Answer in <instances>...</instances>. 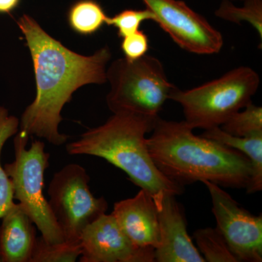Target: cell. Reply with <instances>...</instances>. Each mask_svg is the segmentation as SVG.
I'll use <instances>...</instances> for the list:
<instances>
[{
  "instance_id": "1",
  "label": "cell",
  "mask_w": 262,
  "mask_h": 262,
  "mask_svg": "<svg viewBox=\"0 0 262 262\" xmlns=\"http://www.w3.org/2000/svg\"><path fill=\"white\" fill-rule=\"evenodd\" d=\"M18 25L30 51L37 88L35 99L24 110L19 128L29 136L63 145L69 139L58 130L63 106L82 86L107 81L111 52L104 47L92 56L78 54L52 37L28 15H22Z\"/></svg>"
},
{
  "instance_id": "2",
  "label": "cell",
  "mask_w": 262,
  "mask_h": 262,
  "mask_svg": "<svg viewBox=\"0 0 262 262\" xmlns=\"http://www.w3.org/2000/svg\"><path fill=\"white\" fill-rule=\"evenodd\" d=\"M185 121L155 120L148 149L157 168L179 185L196 182L223 187H248L252 168L247 157L225 144L196 136Z\"/></svg>"
},
{
  "instance_id": "3",
  "label": "cell",
  "mask_w": 262,
  "mask_h": 262,
  "mask_svg": "<svg viewBox=\"0 0 262 262\" xmlns=\"http://www.w3.org/2000/svg\"><path fill=\"white\" fill-rule=\"evenodd\" d=\"M157 118L114 114L103 125L67 144V153L98 157L121 169L131 182L149 193L159 210L165 196L180 195L184 189L164 176L150 155L146 135L152 130Z\"/></svg>"
},
{
  "instance_id": "4",
  "label": "cell",
  "mask_w": 262,
  "mask_h": 262,
  "mask_svg": "<svg viewBox=\"0 0 262 262\" xmlns=\"http://www.w3.org/2000/svg\"><path fill=\"white\" fill-rule=\"evenodd\" d=\"M110 91L106 96L114 114L129 113L157 118L174 90L162 62L145 55L135 61L120 58L106 70Z\"/></svg>"
},
{
  "instance_id": "5",
  "label": "cell",
  "mask_w": 262,
  "mask_h": 262,
  "mask_svg": "<svg viewBox=\"0 0 262 262\" xmlns=\"http://www.w3.org/2000/svg\"><path fill=\"white\" fill-rule=\"evenodd\" d=\"M259 84V76L254 70L239 67L194 89L177 88L170 99L182 106L184 121L189 126L208 130L220 127L251 103Z\"/></svg>"
},
{
  "instance_id": "6",
  "label": "cell",
  "mask_w": 262,
  "mask_h": 262,
  "mask_svg": "<svg viewBox=\"0 0 262 262\" xmlns=\"http://www.w3.org/2000/svg\"><path fill=\"white\" fill-rule=\"evenodd\" d=\"M29 136L18 131L14 139L15 159L4 168L11 181L14 199L29 215L48 244L64 241L63 234L43 194L44 176L49 167L50 154L41 141L32 143L29 149Z\"/></svg>"
},
{
  "instance_id": "7",
  "label": "cell",
  "mask_w": 262,
  "mask_h": 262,
  "mask_svg": "<svg viewBox=\"0 0 262 262\" xmlns=\"http://www.w3.org/2000/svg\"><path fill=\"white\" fill-rule=\"evenodd\" d=\"M89 182L85 169L76 163L65 165L50 182L48 203L65 242L80 244L83 229L107 211V201L92 194Z\"/></svg>"
},
{
  "instance_id": "8",
  "label": "cell",
  "mask_w": 262,
  "mask_h": 262,
  "mask_svg": "<svg viewBox=\"0 0 262 262\" xmlns=\"http://www.w3.org/2000/svg\"><path fill=\"white\" fill-rule=\"evenodd\" d=\"M153 15V21L179 47L198 55L220 53L223 36L204 17L182 0H141Z\"/></svg>"
},
{
  "instance_id": "9",
  "label": "cell",
  "mask_w": 262,
  "mask_h": 262,
  "mask_svg": "<svg viewBox=\"0 0 262 262\" xmlns=\"http://www.w3.org/2000/svg\"><path fill=\"white\" fill-rule=\"evenodd\" d=\"M211 198L216 227L237 261H262V216L242 208L214 183L203 181Z\"/></svg>"
},
{
  "instance_id": "10",
  "label": "cell",
  "mask_w": 262,
  "mask_h": 262,
  "mask_svg": "<svg viewBox=\"0 0 262 262\" xmlns=\"http://www.w3.org/2000/svg\"><path fill=\"white\" fill-rule=\"evenodd\" d=\"M81 262H154V248L137 247L113 214L101 215L82 231Z\"/></svg>"
},
{
  "instance_id": "11",
  "label": "cell",
  "mask_w": 262,
  "mask_h": 262,
  "mask_svg": "<svg viewBox=\"0 0 262 262\" xmlns=\"http://www.w3.org/2000/svg\"><path fill=\"white\" fill-rule=\"evenodd\" d=\"M175 196H165L158 210L160 238L155 261L206 262L187 233L185 217Z\"/></svg>"
},
{
  "instance_id": "12",
  "label": "cell",
  "mask_w": 262,
  "mask_h": 262,
  "mask_svg": "<svg viewBox=\"0 0 262 262\" xmlns=\"http://www.w3.org/2000/svg\"><path fill=\"white\" fill-rule=\"evenodd\" d=\"M112 214L137 247L158 248L160 232L158 212L153 198L141 189L134 198L117 202Z\"/></svg>"
},
{
  "instance_id": "13",
  "label": "cell",
  "mask_w": 262,
  "mask_h": 262,
  "mask_svg": "<svg viewBox=\"0 0 262 262\" xmlns=\"http://www.w3.org/2000/svg\"><path fill=\"white\" fill-rule=\"evenodd\" d=\"M2 220L0 262H30L37 238L32 221L19 203Z\"/></svg>"
},
{
  "instance_id": "14",
  "label": "cell",
  "mask_w": 262,
  "mask_h": 262,
  "mask_svg": "<svg viewBox=\"0 0 262 262\" xmlns=\"http://www.w3.org/2000/svg\"><path fill=\"white\" fill-rule=\"evenodd\" d=\"M203 136L218 141L229 147L238 150L250 160L252 174L246 187L248 194L262 189V134L246 137H237L225 132L220 127L208 129Z\"/></svg>"
},
{
  "instance_id": "15",
  "label": "cell",
  "mask_w": 262,
  "mask_h": 262,
  "mask_svg": "<svg viewBox=\"0 0 262 262\" xmlns=\"http://www.w3.org/2000/svg\"><path fill=\"white\" fill-rule=\"evenodd\" d=\"M108 17L101 5L95 0H79L68 12L71 29L82 35L97 32L106 24Z\"/></svg>"
},
{
  "instance_id": "16",
  "label": "cell",
  "mask_w": 262,
  "mask_h": 262,
  "mask_svg": "<svg viewBox=\"0 0 262 262\" xmlns=\"http://www.w3.org/2000/svg\"><path fill=\"white\" fill-rule=\"evenodd\" d=\"M20 121L0 106V220L15 204L11 181L2 165V151L6 141L18 133Z\"/></svg>"
},
{
  "instance_id": "17",
  "label": "cell",
  "mask_w": 262,
  "mask_h": 262,
  "mask_svg": "<svg viewBox=\"0 0 262 262\" xmlns=\"http://www.w3.org/2000/svg\"><path fill=\"white\" fill-rule=\"evenodd\" d=\"M194 238L205 261L238 262L217 227L198 229L194 232Z\"/></svg>"
},
{
  "instance_id": "18",
  "label": "cell",
  "mask_w": 262,
  "mask_h": 262,
  "mask_svg": "<svg viewBox=\"0 0 262 262\" xmlns=\"http://www.w3.org/2000/svg\"><path fill=\"white\" fill-rule=\"evenodd\" d=\"M218 18L241 24L248 22L262 38V0H245L243 7L235 6L231 0H223L215 10Z\"/></svg>"
},
{
  "instance_id": "19",
  "label": "cell",
  "mask_w": 262,
  "mask_h": 262,
  "mask_svg": "<svg viewBox=\"0 0 262 262\" xmlns=\"http://www.w3.org/2000/svg\"><path fill=\"white\" fill-rule=\"evenodd\" d=\"M242 112L233 114L220 127L225 132L237 137L262 134V108L252 101Z\"/></svg>"
},
{
  "instance_id": "20",
  "label": "cell",
  "mask_w": 262,
  "mask_h": 262,
  "mask_svg": "<svg viewBox=\"0 0 262 262\" xmlns=\"http://www.w3.org/2000/svg\"><path fill=\"white\" fill-rule=\"evenodd\" d=\"M82 253L80 244L63 242L51 244L37 237L30 262H74Z\"/></svg>"
},
{
  "instance_id": "21",
  "label": "cell",
  "mask_w": 262,
  "mask_h": 262,
  "mask_svg": "<svg viewBox=\"0 0 262 262\" xmlns=\"http://www.w3.org/2000/svg\"><path fill=\"white\" fill-rule=\"evenodd\" d=\"M153 15L147 8L144 10H125L113 17H108L106 24L117 29L119 37L124 38L138 32L143 22L152 20Z\"/></svg>"
},
{
  "instance_id": "22",
  "label": "cell",
  "mask_w": 262,
  "mask_h": 262,
  "mask_svg": "<svg viewBox=\"0 0 262 262\" xmlns=\"http://www.w3.org/2000/svg\"><path fill=\"white\" fill-rule=\"evenodd\" d=\"M149 48L148 36L142 31L122 38L121 49L125 58L128 61H135L146 55Z\"/></svg>"
},
{
  "instance_id": "23",
  "label": "cell",
  "mask_w": 262,
  "mask_h": 262,
  "mask_svg": "<svg viewBox=\"0 0 262 262\" xmlns=\"http://www.w3.org/2000/svg\"><path fill=\"white\" fill-rule=\"evenodd\" d=\"M20 0H0V13H11L20 4Z\"/></svg>"
},
{
  "instance_id": "24",
  "label": "cell",
  "mask_w": 262,
  "mask_h": 262,
  "mask_svg": "<svg viewBox=\"0 0 262 262\" xmlns=\"http://www.w3.org/2000/svg\"><path fill=\"white\" fill-rule=\"evenodd\" d=\"M231 1H234V0H231ZM239 1H245V0H239Z\"/></svg>"
}]
</instances>
